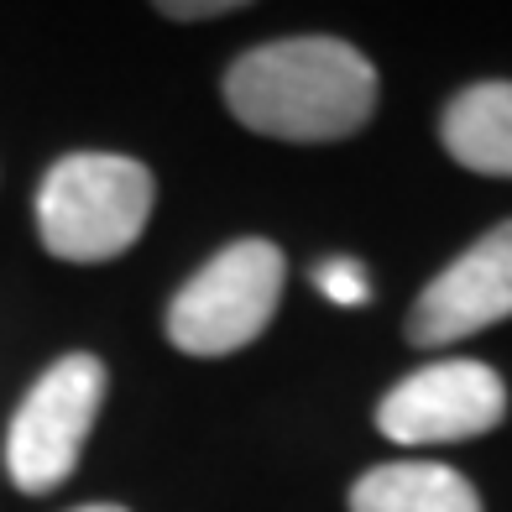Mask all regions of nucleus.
<instances>
[{
    "label": "nucleus",
    "mask_w": 512,
    "mask_h": 512,
    "mask_svg": "<svg viewBox=\"0 0 512 512\" xmlns=\"http://www.w3.org/2000/svg\"><path fill=\"white\" fill-rule=\"evenodd\" d=\"M450 157L471 173L486 178H512V84L492 79V84H471L445 105L439 121Z\"/></svg>",
    "instance_id": "obj_7"
},
{
    "label": "nucleus",
    "mask_w": 512,
    "mask_h": 512,
    "mask_svg": "<svg viewBox=\"0 0 512 512\" xmlns=\"http://www.w3.org/2000/svg\"><path fill=\"white\" fill-rule=\"evenodd\" d=\"M225 11H236L230 0H204V6H162V16H173V21H194V16H225Z\"/></svg>",
    "instance_id": "obj_10"
},
{
    "label": "nucleus",
    "mask_w": 512,
    "mask_h": 512,
    "mask_svg": "<svg viewBox=\"0 0 512 512\" xmlns=\"http://www.w3.org/2000/svg\"><path fill=\"white\" fill-rule=\"evenodd\" d=\"M314 283H319V293L330 298V304H366L371 298V288H366V272L356 267V262H345V256H335V262H319V272H314Z\"/></svg>",
    "instance_id": "obj_9"
},
{
    "label": "nucleus",
    "mask_w": 512,
    "mask_h": 512,
    "mask_svg": "<svg viewBox=\"0 0 512 512\" xmlns=\"http://www.w3.org/2000/svg\"><path fill=\"white\" fill-rule=\"evenodd\" d=\"M288 262L272 241H236L189 277L168 304V340L183 356L215 361L251 345L272 324Z\"/></svg>",
    "instance_id": "obj_3"
},
{
    "label": "nucleus",
    "mask_w": 512,
    "mask_h": 512,
    "mask_svg": "<svg viewBox=\"0 0 512 512\" xmlns=\"http://www.w3.org/2000/svg\"><path fill=\"white\" fill-rule=\"evenodd\" d=\"M74 512H126V507H115V502H95V507H74Z\"/></svg>",
    "instance_id": "obj_11"
},
{
    "label": "nucleus",
    "mask_w": 512,
    "mask_h": 512,
    "mask_svg": "<svg viewBox=\"0 0 512 512\" xmlns=\"http://www.w3.org/2000/svg\"><path fill=\"white\" fill-rule=\"evenodd\" d=\"M152 215V173L121 152H68L37 189V236L63 262L131 251Z\"/></svg>",
    "instance_id": "obj_2"
},
{
    "label": "nucleus",
    "mask_w": 512,
    "mask_h": 512,
    "mask_svg": "<svg viewBox=\"0 0 512 512\" xmlns=\"http://www.w3.org/2000/svg\"><path fill=\"white\" fill-rule=\"evenodd\" d=\"M225 105L277 142H340L377 110V68L340 37H283L230 63Z\"/></svg>",
    "instance_id": "obj_1"
},
{
    "label": "nucleus",
    "mask_w": 512,
    "mask_h": 512,
    "mask_svg": "<svg viewBox=\"0 0 512 512\" xmlns=\"http://www.w3.org/2000/svg\"><path fill=\"white\" fill-rule=\"evenodd\" d=\"M100 403H105V366L100 356L84 351L53 361L32 382L6 429V471L27 497L58 492L74 476L84 439L100 418Z\"/></svg>",
    "instance_id": "obj_4"
},
{
    "label": "nucleus",
    "mask_w": 512,
    "mask_h": 512,
    "mask_svg": "<svg viewBox=\"0 0 512 512\" xmlns=\"http://www.w3.org/2000/svg\"><path fill=\"white\" fill-rule=\"evenodd\" d=\"M507 387L481 361H434L403 377L377 408V429L398 445H455L497 429Z\"/></svg>",
    "instance_id": "obj_5"
},
{
    "label": "nucleus",
    "mask_w": 512,
    "mask_h": 512,
    "mask_svg": "<svg viewBox=\"0 0 512 512\" xmlns=\"http://www.w3.org/2000/svg\"><path fill=\"white\" fill-rule=\"evenodd\" d=\"M351 512H481V497L450 465L392 460L351 486Z\"/></svg>",
    "instance_id": "obj_8"
},
{
    "label": "nucleus",
    "mask_w": 512,
    "mask_h": 512,
    "mask_svg": "<svg viewBox=\"0 0 512 512\" xmlns=\"http://www.w3.org/2000/svg\"><path fill=\"white\" fill-rule=\"evenodd\" d=\"M512 314V220L481 236L471 251L418 293L408 314V340L413 345H455L476 330H492L497 319Z\"/></svg>",
    "instance_id": "obj_6"
}]
</instances>
